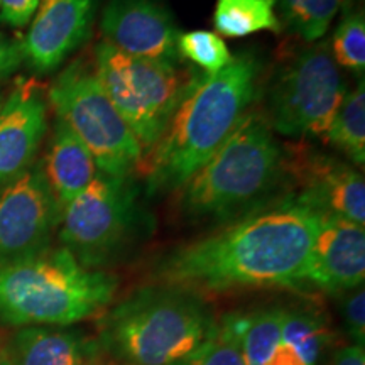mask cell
Wrapping results in <instances>:
<instances>
[{
  "instance_id": "6da1fadb",
  "label": "cell",
  "mask_w": 365,
  "mask_h": 365,
  "mask_svg": "<svg viewBox=\"0 0 365 365\" xmlns=\"http://www.w3.org/2000/svg\"><path fill=\"white\" fill-rule=\"evenodd\" d=\"M322 213L291 191L181 245L156 266L159 284L193 291L301 284Z\"/></svg>"
},
{
  "instance_id": "7a4b0ae2",
  "label": "cell",
  "mask_w": 365,
  "mask_h": 365,
  "mask_svg": "<svg viewBox=\"0 0 365 365\" xmlns=\"http://www.w3.org/2000/svg\"><path fill=\"white\" fill-rule=\"evenodd\" d=\"M261 59L235 54L215 75L196 71L170 125L145 154L148 195L178 191L228 139L257 93Z\"/></svg>"
},
{
  "instance_id": "3957f363",
  "label": "cell",
  "mask_w": 365,
  "mask_h": 365,
  "mask_svg": "<svg viewBox=\"0 0 365 365\" xmlns=\"http://www.w3.org/2000/svg\"><path fill=\"white\" fill-rule=\"evenodd\" d=\"M117 279L81 264L66 247H46L0 264V319L14 327H66L110 304Z\"/></svg>"
},
{
  "instance_id": "277c9868",
  "label": "cell",
  "mask_w": 365,
  "mask_h": 365,
  "mask_svg": "<svg viewBox=\"0 0 365 365\" xmlns=\"http://www.w3.org/2000/svg\"><path fill=\"white\" fill-rule=\"evenodd\" d=\"M215 323L198 293L149 286L105 314L100 346L124 365H176L208 339Z\"/></svg>"
},
{
  "instance_id": "5b68a950",
  "label": "cell",
  "mask_w": 365,
  "mask_h": 365,
  "mask_svg": "<svg viewBox=\"0 0 365 365\" xmlns=\"http://www.w3.org/2000/svg\"><path fill=\"white\" fill-rule=\"evenodd\" d=\"M286 156L266 117L247 112L212 158L180 190V210L193 220L244 215L271 196Z\"/></svg>"
},
{
  "instance_id": "8992f818",
  "label": "cell",
  "mask_w": 365,
  "mask_h": 365,
  "mask_svg": "<svg viewBox=\"0 0 365 365\" xmlns=\"http://www.w3.org/2000/svg\"><path fill=\"white\" fill-rule=\"evenodd\" d=\"M93 73L144 156L166 132L195 76L180 65L129 56L105 41L95 46Z\"/></svg>"
},
{
  "instance_id": "52a82bcc",
  "label": "cell",
  "mask_w": 365,
  "mask_h": 365,
  "mask_svg": "<svg viewBox=\"0 0 365 365\" xmlns=\"http://www.w3.org/2000/svg\"><path fill=\"white\" fill-rule=\"evenodd\" d=\"M49 103L105 175L132 178L144 161L139 140L105 93L93 66L76 61L49 88Z\"/></svg>"
},
{
  "instance_id": "ba28073f",
  "label": "cell",
  "mask_w": 365,
  "mask_h": 365,
  "mask_svg": "<svg viewBox=\"0 0 365 365\" xmlns=\"http://www.w3.org/2000/svg\"><path fill=\"white\" fill-rule=\"evenodd\" d=\"M346 95L327 43H312L281 65L267 95V124L286 137H323Z\"/></svg>"
},
{
  "instance_id": "9c48e42d",
  "label": "cell",
  "mask_w": 365,
  "mask_h": 365,
  "mask_svg": "<svg viewBox=\"0 0 365 365\" xmlns=\"http://www.w3.org/2000/svg\"><path fill=\"white\" fill-rule=\"evenodd\" d=\"M139 207L132 178L98 171L93 181L61 208L59 239L86 267L115 259L134 235Z\"/></svg>"
},
{
  "instance_id": "30bf717a",
  "label": "cell",
  "mask_w": 365,
  "mask_h": 365,
  "mask_svg": "<svg viewBox=\"0 0 365 365\" xmlns=\"http://www.w3.org/2000/svg\"><path fill=\"white\" fill-rule=\"evenodd\" d=\"M59 215L61 208L41 166L0 190V264L48 247Z\"/></svg>"
},
{
  "instance_id": "8fae6325",
  "label": "cell",
  "mask_w": 365,
  "mask_h": 365,
  "mask_svg": "<svg viewBox=\"0 0 365 365\" xmlns=\"http://www.w3.org/2000/svg\"><path fill=\"white\" fill-rule=\"evenodd\" d=\"M100 31L103 41L135 58L181 65L175 17L159 0H108Z\"/></svg>"
},
{
  "instance_id": "7c38bea8",
  "label": "cell",
  "mask_w": 365,
  "mask_h": 365,
  "mask_svg": "<svg viewBox=\"0 0 365 365\" xmlns=\"http://www.w3.org/2000/svg\"><path fill=\"white\" fill-rule=\"evenodd\" d=\"M298 190L322 215L365 223V181L362 171L346 159L313 149H299L291 161Z\"/></svg>"
},
{
  "instance_id": "4fadbf2b",
  "label": "cell",
  "mask_w": 365,
  "mask_h": 365,
  "mask_svg": "<svg viewBox=\"0 0 365 365\" xmlns=\"http://www.w3.org/2000/svg\"><path fill=\"white\" fill-rule=\"evenodd\" d=\"M98 0H41L26 39L24 59L41 73L56 70L90 36Z\"/></svg>"
},
{
  "instance_id": "5bb4252c",
  "label": "cell",
  "mask_w": 365,
  "mask_h": 365,
  "mask_svg": "<svg viewBox=\"0 0 365 365\" xmlns=\"http://www.w3.org/2000/svg\"><path fill=\"white\" fill-rule=\"evenodd\" d=\"M365 277V230L344 218L322 215L301 284L330 294L362 287Z\"/></svg>"
},
{
  "instance_id": "9a60e30c",
  "label": "cell",
  "mask_w": 365,
  "mask_h": 365,
  "mask_svg": "<svg viewBox=\"0 0 365 365\" xmlns=\"http://www.w3.org/2000/svg\"><path fill=\"white\" fill-rule=\"evenodd\" d=\"M46 130L48 103L36 86H17L0 103V190L33 168Z\"/></svg>"
},
{
  "instance_id": "2e32d148",
  "label": "cell",
  "mask_w": 365,
  "mask_h": 365,
  "mask_svg": "<svg viewBox=\"0 0 365 365\" xmlns=\"http://www.w3.org/2000/svg\"><path fill=\"white\" fill-rule=\"evenodd\" d=\"M44 176L63 208L97 176L98 168L86 145L63 120H56L46 156Z\"/></svg>"
},
{
  "instance_id": "e0dca14e",
  "label": "cell",
  "mask_w": 365,
  "mask_h": 365,
  "mask_svg": "<svg viewBox=\"0 0 365 365\" xmlns=\"http://www.w3.org/2000/svg\"><path fill=\"white\" fill-rule=\"evenodd\" d=\"M100 346L78 333L26 327L14 336L11 365H100Z\"/></svg>"
},
{
  "instance_id": "ac0fdd59",
  "label": "cell",
  "mask_w": 365,
  "mask_h": 365,
  "mask_svg": "<svg viewBox=\"0 0 365 365\" xmlns=\"http://www.w3.org/2000/svg\"><path fill=\"white\" fill-rule=\"evenodd\" d=\"M328 144L346 158L355 168H364L365 163V85L360 76L359 85L346 91L331 124L323 135Z\"/></svg>"
},
{
  "instance_id": "d6986e66",
  "label": "cell",
  "mask_w": 365,
  "mask_h": 365,
  "mask_svg": "<svg viewBox=\"0 0 365 365\" xmlns=\"http://www.w3.org/2000/svg\"><path fill=\"white\" fill-rule=\"evenodd\" d=\"M213 26L225 38H245L262 31L279 33L282 27L276 0H217Z\"/></svg>"
},
{
  "instance_id": "ffe728a7",
  "label": "cell",
  "mask_w": 365,
  "mask_h": 365,
  "mask_svg": "<svg viewBox=\"0 0 365 365\" xmlns=\"http://www.w3.org/2000/svg\"><path fill=\"white\" fill-rule=\"evenodd\" d=\"M344 0H276L281 26L304 43H318L330 29Z\"/></svg>"
},
{
  "instance_id": "44dd1931",
  "label": "cell",
  "mask_w": 365,
  "mask_h": 365,
  "mask_svg": "<svg viewBox=\"0 0 365 365\" xmlns=\"http://www.w3.org/2000/svg\"><path fill=\"white\" fill-rule=\"evenodd\" d=\"M245 314L228 313L215 323L208 339L176 365H245L242 355Z\"/></svg>"
},
{
  "instance_id": "7402d4cb",
  "label": "cell",
  "mask_w": 365,
  "mask_h": 365,
  "mask_svg": "<svg viewBox=\"0 0 365 365\" xmlns=\"http://www.w3.org/2000/svg\"><path fill=\"white\" fill-rule=\"evenodd\" d=\"M281 344L307 365H317L328 344V330L318 314L308 309H289L282 317Z\"/></svg>"
},
{
  "instance_id": "603a6c76",
  "label": "cell",
  "mask_w": 365,
  "mask_h": 365,
  "mask_svg": "<svg viewBox=\"0 0 365 365\" xmlns=\"http://www.w3.org/2000/svg\"><path fill=\"white\" fill-rule=\"evenodd\" d=\"M284 309H261L245 314L242 355L245 365H269L281 345V328Z\"/></svg>"
},
{
  "instance_id": "cb8c5ba5",
  "label": "cell",
  "mask_w": 365,
  "mask_h": 365,
  "mask_svg": "<svg viewBox=\"0 0 365 365\" xmlns=\"http://www.w3.org/2000/svg\"><path fill=\"white\" fill-rule=\"evenodd\" d=\"M331 56L339 68L364 75L365 17L359 7H346L331 38Z\"/></svg>"
},
{
  "instance_id": "d4e9b609",
  "label": "cell",
  "mask_w": 365,
  "mask_h": 365,
  "mask_svg": "<svg viewBox=\"0 0 365 365\" xmlns=\"http://www.w3.org/2000/svg\"><path fill=\"white\" fill-rule=\"evenodd\" d=\"M178 54L181 61H190L205 75H215L232 61L225 41L212 31H186L178 36Z\"/></svg>"
},
{
  "instance_id": "484cf974",
  "label": "cell",
  "mask_w": 365,
  "mask_h": 365,
  "mask_svg": "<svg viewBox=\"0 0 365 365\" xmlns=\"http://www.w3.org/2000/svg\"><path fill=\"white\" fill-rule=\"evenodd\" d=\"M341 317L346 331L352 335L355 345L364 346L365 340V293L364 287L354 289L352 294H349L341 301Z\"/></svg>"
},
{
  "instance_id": "4316f807",
  "label": "cell",
  "mask_w": 365,
  "mask_h": 365,
  "mask_svg": "<svg viewBox=\"0 0 365 365\" xmlns=\"http://www.w3.org/2000/svg\"><path fill=\"white\" fill-rule=\"evenodd\" d=\"M41 0H0V21L11 27H24L33 21Z\"/></svg>"
},
{
  "instance_id": "83f0119b",
  "label": "cell",
  "mask_w": 365,
  "mask_h": 365,
  "mask_svg": "<svg viewBox=\"0 0 365 365\" xmlns=\"http://www.w3.org/2000/svg\"><path fill=\"white\" fill-rule=\"evenodd\" d=\"M24 61L21 44L9 41L0 34V78L11 75Z\"/></svg>"
},
{
  "instance_id": "f1b7e54d",
  "label": "cell",
  "mask_w": 365,
  "mask_h": 365,
  "mask_svg": "<svg viewBox=\"0 0 365 365\" xmlns=\"http://www.w3.org/2000/svg\"><path fill=\"white\" fill-rule=\"evenodd\" d=\"M333 365H365L364 346L352 345L339 350L333 359Z\"/></svg>"
},
{
  "instance_id": "f546056e",
  "label": "cell",
  "mask_w": 365,
  "mask_h": 365,
  "mask_svg": "<svg viewBox=\"0 0 365 365\" xmlns=\"http://www.w3.org/2000/svg\"><path fill=\"white\" fill-rule=\"evenodd\" d=\"M269 365H307L301 360L298 355H296L293 350L287 349L286 345H279L277 346L276 354L272 355L271 362H269Z\"/></svg>"
},
{
  "instance_id": "4dcf8cb0",
  "label": "cell",
  "mask_w": 365,
  "mask_h": 365,
  "mask_svg": "<svg viewBox=\"0 0 365 365\" xmlns=\"http://www.w3.org/2000/svg\"><path fill=\"white\" fill-rule=\"evenodd\" d=\"M0 365H11V362H9V360L4 357L2 354H0Z\"/></svg>"
}]
</instances>
